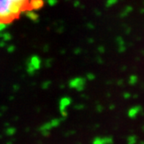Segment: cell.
<instances>
[{
	"label": "cell",
	"mask_w": 144,
	"mask_h": 144,
	"mask_svg": "<svg viewBox=\"0 0 144 144\" xmlns=\"http://www.w3.org/2000/svg\"><path fill=\"white\" fill-rule=\"evenodd\" d=\"M43 5L42 0H0V25H6L29 10Z\"/></svg>",
	"instance_id": "6da1fadb"
}]
</instances>
